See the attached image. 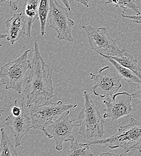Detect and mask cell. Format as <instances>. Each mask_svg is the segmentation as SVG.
Wrapping results in <instances>:
<instances>
[{
	"label": "cell",
	"mask_w": 141,
	"mask_h": 156,
	"mask_svg": "<svg viewBox=\"0 0 141 156\" xmlns=\"http://www.w3.org/2000/svg\"><path fill=\"white\" fill-rule=\"evenodd\" d=\"M99 156H119L118 154H117L115 153H112L110 152H107V153H102L99 154Z\"/></svg>",
	"instance_id": "obj_25"
},
{
	"label": "cell",
	"mask_w": 141,
	"mask_h": 156,
	"mask_svg": "<svg viewBox=\"0 0 141 156\" xmlns=\"http://www.w3.org/2000/svg\"><path fill=\"white\" fill-rule=\"evenodd\" d=\"M112 4L116 7L122 8L123 9L122 12L125 13V11L127 9H130L133 10L137 15H141V9L136 4L135 0H112Z\"/></svg>",
	"instance_id": "obj_19"
},
{
	"label": "cell",
	"mask_w": 141,
	"mask_h": 156,
	"mask_svg": "<svg viewBox=\"0 0 141 156\" xmlns=\"http://www.w3.org/2000/svg\"><path fill=\"white\" fill-rule=\"evenodd\" d=\"M38 40L34 41L31 72L26 80L23 90L26 98V107L54 97L52 76L54 69L41 57Z\"/></svg>",
	"instance_id": "obj_1"
},
{
	"label": "cell",
	"mask_w": 141,
	"mask_h": 156,
	"mask_svg": "<svg viewBox=\"0 0 141 156\" xmlns=\"http://www.w3.org/2000/svg\"><path fill=\"white\" fill-rule=\"evenodd\" d=\"M5 124L9 127L14 135L16 147L20 146L22 138L33 128L30 118L25 113L24 108L19 115L16 116L11 113L6 118Z\"/></svg>",
	"instance_id": "obj_11"
},
{
	"label": "cell",
	"mask_w": 141,
	"mask_h": 156,
	"mask_svg": "<svg viewBox=\"0 0 141 156\" xmlns=\"http://www.w3.org/2000/svg\"><path fill=\"white\" fill-rule=\"evenodd\" d=\"M90 75L94 82L93 93L101 98L112 97L122 87L121 76L116 69L110 66L103 67L97 74L90 73Z\"/></svg>",
	"instance_id": "obj_8"
},
{
	"label": "cell",
	"mask_w": 141,
	"mask_h": 156,
	"mask_svg": "<svg viewBox=\"0 0 141 156\" xmlns=\"http://www.w3.org/2000/svg\"><path fill=\"white\" fill-rule=\"evenodd\" d=\"M50 10V0H41L39 7V18L41 22V36L46 33V25Z\"/></svg>",
	"instance_id": "obj_18"
},
{
	"label": "cell",
	"mask_w": 141,
	"mask_h": 156,
	"mask_svg": "<svg viewBox=\"0 0 141 156\" xmlns=\"http://www.w3.org/2000/svg\"><path fill=\"white\" fill-rule=\"evenodd\" d=\"M69 11L67 7H62L57 0H50V27L57 31L59 40L72 42V28L75 22L69 17Z\"/></svg>",
	"instance_id": "obj_9"
},
{
	"label": "cell",
	"mask_w": 141,
	"mask_h": 156,
	"mask_svg": "<svg viewBox=\"0 0 141 156\" xmlns=\"http://www.w3.org/2000/svg\"><path fill=\"white\" fill-rule=\"evenodd\" d=\"M82 28L87 34L91 49L101 56L114 57L124 52V49H120L118 47L116 41L110 36L106 27H94L88 25L82 27Z\"/></svg>",
	"instance_id": "obj_6"
},
{
	"label": "cell",
	"mask_w": 141,
	"mask_h": 156,
	"mask_svg": "<svg viewBox=\"0 0 141 156\" xmlns=\"http://www.w3.org/2000/svg\"><path fill=\"white\" fill-rule=\"evenodd\" d=\"M26 20L23 12L13 15L12 18L5 22L7 32V39L12 44L26 35Z\"/></svg>",
	"instance_id": "obj_12"
},
{
	"label": "cell",
	"mask_w": 141,
	"mask_h": 156,
	"mask_svg": "<svg viewBox=\"0 0 141 156\" xmlns=\"http://www.w3.org/2000/svg\"><path fill=\"white\" fill-rule=\"evenodd\" d=\"M1 145L0 156H17L13 145L10 142L9 136L4 128H1Z\"/></svg>",
	"instance_id": "obj_16"
},
{
	"label": "cell",
	"mask_w": 141,
	"mask_h": 156,
	"mask_svg": "<svg viewBox=\"0 0 141 156\" xmlns=\"http://www.w3.org/2000/svg\"><path fill=\"white\" fill-rule=\"evenodd\" d=\"M88 143H79L78 141H72L70 150L67 152L69 156H93V154Z\"/></svg>",
	"instance_id": "obj_17"
},
{
	"label": "cell",
	"mask_w": 141,
	"mask_h": 156,
	"mask_svg": "<svg viewBox=\"0 0 141 156\" xmlns=\"http://www.w3.org/2000/svg\"><path fill=\"white\" fill-rule=\"evenodd\" d=\"M83 97L84 106L76 118L80 127L79 133L86 139L103 137L105 122L103 116L86 91H84Z\"/></svg>",
	"instance_id": "obj_3"
},
{
	"label": "cell",
	"mask_w": 141,
	"mask_h": 156,
	"mask_svg": "<svg viewBox=\"0 0 141 156\" xmlns=\"http://www.w3.org/2000/svg\"><path fill=\"white\" fill-rule=\"evenodd\" d=\"M89 145H106L111 149L122 148L125 153L138 150L141 152V122L131 118L130 122L120 126L111 136L88 142Z\"/></svg>",
	"instance_id": "obj_2"
},
{
	"label": "cell",
	"mask_w": 141,
	"mask_h": 156,
	"mask_svg": "<svg viewBox=\"0 0 141 156\" xmlns=\"http://www.w3.org/2000/svg\"><path fill=\"white\" fill-rule=\"evenodd\" d=\"M30 50L25 51L19 58L2 66L0 70L1 85L6 90L13 89L21 94L24 76L31 69L32 62L28 59Z\"/></svg>",
	"instance_id": "obj_4"
},
{
	"label": "cell",
	"mask_w": 141,
	"mask_h": 156,
	"mask_svg": "<svg viewBox=\"0 0 141 156\" xmlns=\"http://www.w3.org/2000/svg\"><path fill=\"white\" fill-rule=\"evenodd\" d=\"M132 96L134 98H138L141 100V84L139 86L136 90V91L132 94Z\"/></svg>",
	"instance_id": "obj_22"
},
{
	"label": "cell",
	"mask_w": 141,
	"mask_h": 156,
	"mask_svg": "<svg viewBox=\"0 0 141 156\" xmlns=\"http://www.w3.org/2000/svg\"><path fill=\"white\" fill-rule=\"evenodd\" d=\"M70 111H65L60 117L46 125L42 129L45 135L55 142V149L61 151L63 148V143L67 141H73L75 137L73 129L75 126H79L76 122L77 119H70Z\"/></svg>",
	"instance_id": "obj_7"
},
{
	"label": "cell",
	"mask_w": 141,
	"mask_h": 156,
	"mask_svg": "<svg viewBox=\"0 0 141 156\" xmlns=\"http://www.w3.org/2000/svg\"><path fill=\"white\" fill-rule=\"evenodd\" d=\"M77 106L76 103L64 104L61 100L55 103L48 101L43 104L32 105L28 109L33 128L42 130L46 125L60 117L65 111Z\"/></svg>",
	"instance_id": "obj_5"
},
{
	"label": "cell",
	"mask_w": 141,
	"mask_h": 156,
	"mask_svg": "<svg viewBox=\"0 0 141 156\" xmlns=\"http://www.w3.org/2000/svg\"><path fill=\"white\" fill-rule=\"evenodd\" d=\"M132 94L123 91L114 94L109 101L104 100L106 105L104 109L105 113L103 115L104 118H111L112 122L122 117L127 116L135 111L132 105Z\"/></svg>",
	"instance_id": "obj_10"
},
{
	"label": "cell",
	"mask_w": 141,
	"mask_h": 156,
	"mask_svg": "<svg viewBox=\"0 0 141 156\" xmlns=\"http://www.w3.org/2000/svg\"><path fill=\"white\" fill-rule=\"evenodd\" d=\"M106 4H112V0H105Z\"/></svg>",
	"instance_id": "obj_27"
},
{
	"label": "cell",
	"mask_w": 141,
	"mask_h": 156,
	"mask_svg": "<svg viewBox=\"0 0 141 156\" xmlns=\"http://www.w3.org/2000/svg\"><path fill=\"white\" fill-rule=\"evenodd\" d=\"M102 57L108 61H109L115 67L121 79H123L127 82H134L139 84H141V79L132 70L129 68H127L118 62H117L114 59L111 58L110 56L102 55Z\"/></svg>",
	"instance_id": "obj_14"
},
{
	"label": "cell",
	"mask_w": 141,
	"mask_h": 156,
	"mask_svg": "<svg viewBox=\"0 0 141 156\" xmlns=\"http://www.w3.org/2000/svg\"><path fill=\"white\" fill-rule=\"evenodd\" d=\"M20 0H0L1 6H7L10 7L13 10L16 11L18 9V3Z\"/></svg>",
	"instance_id": "obj_20"
},
{
	"label": "cell",
	"mask_w": 141,
	"mask_h": 156,
	"mask_svg": "<svg viewBox=\"0 0 141 156\" xmlns=\"http://www.w3.org/2000/svg\"><path fill=\"white\" fill-rule=\"evenodd\" d=\"M41 0H25L23 13L26 18V36L31 37V29L35 20L39 18V7Z\"/></svg>",
	"instance_id": "obj_13"
},
{
	"label": "cell",
	"mask_w": 141,
	"mask_h": 156,
	"mask_svg": "<svg viewBox=\"0 0 141 156\" xmlns=\"http://www.w3.org/2000/svg\"></svg>",
	"instance_id": "obj_28"
},
{
	"label": "cell",
	"mask_w": 141,
	"mask_h": 156,
	"mask_svg": "<svg viewBox=\"0 0 141 156\" xmlns=\"http://www.w3.org/2000/svg\"><path fill=\"white\" fill-rule=\"evenodd\" d=\"M123 66L133 71L141 79V69L138 64V60L127 52H124L118 56L111 57Z\"/></svg>",
	"instance_id": "obj_15"
},
{
	"label": "cell",
	"mask_w": 141,
	"mask_h": 156,
	"mask_svg": "<svg viewBox=\"0 0 141 156\" xmlns=\"http://www.w3.org/2000/svg\"><path fill=\"white\" fill-rule=\"evenodd\" d=\"M7 38V34H2L0 35V39H4Z\"/></svg>",
	"instance_id": "obj_26"
},
{
	"label": "cell",
	"mask_w": 141,
	"mask_h": 156,
	"mask_svg": "<svg viewBox=\"0 0 141 156\" xmlns=\"http://www.w3.org/2000/svg\"><path fill=\"white\" fill-rule=\"evenodd\" d=\"M121 16L123 18L126 19L132 20L133 22L136 23H141V15H125L124 12H122Z\"/></svg>",
	"instance_id": "obj_21"
},
{
	"label": "cell",
	"mask_w": 141,
	"mask_h": 156,
	"mask_svg": "<svg viewBox=\"0 0 141 156\" xmlns=\"http://www.w3.org/2000/svg\"><path fill=\"white\" fill-rule=\"evenodd\" d=\"M60 1L64 4L65 7H67L68 9L69 12L72 11V8H71V6H70V4L69 3V0H60Z\"/></svg>",
	"instance_id": "obj_23"
},
{
	"label": "cell",
	"mask_w": 141,
	"mask_h": 156,
	"mask_svg": "<svg viewBox=\"0 0 141 156\" xmlns=\"http://www.w3.org/2000/svg\"><path fill=\"white\" fill-rule=\"evenodd\" d=\"M75 1L80 2L81 4H82L83 5H84L85 6H86V7H89L88 2H89L90 0H75Z\"/></svg>",
	"instance_id": "obj_24"
}]
</instances>
